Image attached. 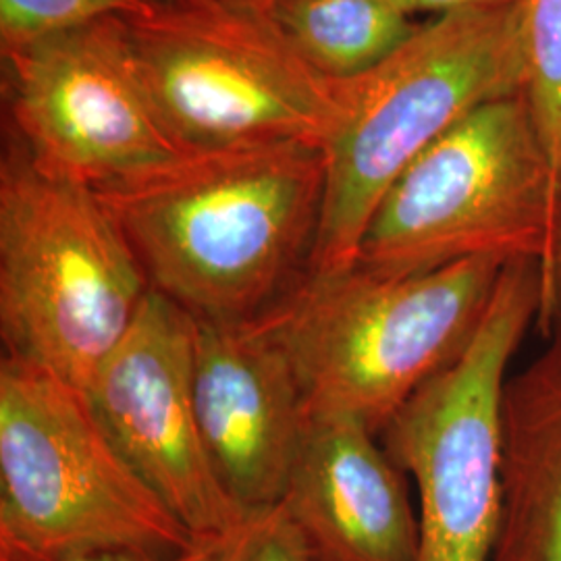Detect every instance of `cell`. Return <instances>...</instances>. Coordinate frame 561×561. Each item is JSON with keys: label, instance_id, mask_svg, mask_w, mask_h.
Returning a JSON list of instances; mask_svg holds the SVG:
<instances>
[{"label": "cell", "instance_id": "1", "mask_svg": "<svg viewBox=\"0 0 561 561\" xmlns=\"http://www.w3.org/2000/svg\"><path fill=\"white\" fill-rule=\"evenodd\" d=\"M96 194L154 291L196 319L259 321L308 275L324 152L314 144L185 152Z\"/></svg>", "mask_w": 561, "mask_h": 561}, {"label": "cell", "instance_id": "2", "mask_svg": "<svg viewBox=\"0 0 561 561\" xmlns=\"http://www.w3.org/2000/svg\"><path fill=\"white\" fill-rule=\"evenodd\" d=\"M522 2L421 23L358 78L341 81L324 152V198L310 275L358 261L364 231L401 173L468 113L524 92Z\"/></svg>", "mask_w": 561, "mask_h": 561}, {"label": "cell", "instance_id": "3", "mask_svg": "<svg viewBox=\"0 0 561 561\" xmlns=\"http://www.w3.org/2000/svg\"><path fill=\"white\" fill-rule=\"evenodd\" d=\"M505 262L470 259L408 277L354 264L306 275L259 319L294 364L312 416L381 435L477 335Z\"/></svg>", "mask_w": 561, "mask_h": 561}, {"label": "cell", "instance_id": "4", "mask_svg": "<svg viewBox=\"0 0 561 561\" xmlns=\"http://www.w3.org/2000/svg\"><path fill=\"white\" fill-rule=\"evenodd\" d=\"M150 291L101 196L44 171L13 141L0 164L4 356L85 391Z\"/></svg>", "mask_w": 561, "mask_h": 561}, {"label": "cell", "instance_id": "5", "mask_svg": "<svg viewBox=\"0 0 561 561\" xmlns=\"http://www.w3.org/2000/svg\"><path fill=\"white\" fill-rule=\"evenodd\" d=\"M201 542L121 456L81 389L2 358L0 561L175 556Z\"/></svg>", "mask_w": 561, "mask_h": 561}, {"label": "cell", "instance_id": "6", "mask_svg": "<svg viewBox=\"0 0 561 561\" xmlns=\"http://www.w3.org/2000/svg\"><path fill=\"white\" fill-rule=\"evenodd\" d=\"M561 185L526 92L486 102L433 141L382 196L356 264L408 277L470 259L553 256Z\"/></svg>", "mask_w": 561, "mask_h": 561}, {"label": "cell", "instance_id": "7", "mask_svg": "<svg viewBox=\"0 0 561 561\" xmlns=\"http://www.w3.org/2000/svg\"><path fill=\"white\" fill-rule=\"evenodd\" d=\"M127 25L148 94L185 152L324 146L341 81L308 65L271 13L227 0H178Z\"/></svg>", "mask_w": 561, "mask_h": 561}, {"label": "cell", "instance_id": "8", "mask_svg": "<svg viewBox=\"0 0 561 561\" xmlns=\"http://www.w3.org/2000/svg\"><path fill=\"white\" fill-rule=\"evenodd\" d=\"M541 298V262H507L470 345L379 435L419 493L416 561H493L502 522L503 393Z\"/></svg>", "mask_w": 561, "mask_h": 561}, {"label": "cell", "instance_id": "9", "mask_svg": "<svg viewBox=\"0 0 561 561\" xmlns=\"http://www.w3.org/2000/svg\"><path fill=\"white\" fill-rule=\"evenodd\" d=\"M18 144L41 169L94 192L178 161L123 18L2 53Z\"/></svg>", "mask_w": 561, "mask_h": 561}, {"label": "cell", "instance_id": "10", "mask_svg": "<svg viewBox=\"0 0 561 561\" xmlns=\"http://www.w3.org/2000/svg\"><path fill=\"white\" fill-rule=\"evenodd\" d=\"M192 373L194 317L152 289L83 393L121 456L178 520L201 541H221L248 512L206 451Z\"/></svg>", "mask_w": 561, "mask_h": 561}, {"label": "cell", "instance_id": "11", "mask_svg": "<svg viewBox=\"0 0 561 561\" xmlns=\"http://www.w3.org/2000/svg\"><path fill=\"white\" fill-rule=\"evenodd\" d=\"M194 403L202 439L243 512L283 500L310 426L296 368L261 322L194 317Z\"/></svg>", "mask_w": 561, "mask_h": 561}, {"label": "cell", "instance_id": "12", "mask_svg": "<svg viewBox=\"0 0 561 561\" xmlns=\"http://www.w3.org/2000/svg\"><path fill=\"white\" fill-rule=\"evenodd\" d=\"M280 505L317 561H416L419 512L379 435L312 416Z\"/></svg>", "mask_w": 561, "mask_h": 561}, {"label": "cell", "instance_id": "13", "mask_svg": "<svg viewBox=\"0 0 561 561\" xmlns=\"http://www.w3.org/2000/svg\"><path fill=\"white\" fill-rule=\"evenodd\" d=\"M502 489L493 561H561V337L505 382Z\"/></svg>", "mask_w": 561, "mask_h": 561}, {"label": "cell", "instance_id": "14", "mask_svg": "<svg viewBox=\"0 0 561 561\" xmlns=\"http://www.w3.org/2000/svg\"><path fill=\"white\" fill-rule=\"evenodd\" d=\"M271 15L308 65L337 81L377 67L422 23L391 0H280Z\"/></svg>", "mask_w": 561, "mask_h": 561}, {"label": "cell", "instance_id": "15", "mask_svg": "<svg viewBox=\"0 0 561 561\" xmlns=\"http://www.w3.org/2000/svg\"><path fill=\"white\" fill-rule=\"evenodd\" d=\"M526 99L561 185V0H522Z\"/></svg>", "mask_w": 561, "mask_h": 561}, {"label": "cell", "instance_id": "16", "mask_svg": "<svg viewBox=\"0 0 561 561\" xmlns=\"http://www.w3.org/2000/svg\"><path fill=\"white\" fill-rule=\"evenodd\" d=\"M152 7L146 0H0L2 53L108 18H140Z\"/></svg>", "mask_w": 561, "mask_h": 561}, {"label": "cell", "instance_id": "17", "mask_svg": "<svg viewBox=\"0 0 561 561\" xmlns=\"http://www.w3.org/2000/svg\"><path fill=\"white\" fill-rule=\"evenodd\" d=\"M210 561H317L280 503L248 512L217 542Z\"/></svg>", "mask_w": 561, "mask_h": 561}, {"label": "cell", "instance_id": "18", "mask_svg": "<svg viewBox=\"0 0 561 561\" xmlns=\"http://www.w3.org/2000/svg\"><path fill=\"white\" fill-rule=\"evenodd\" d=\"M542 273V298L539 310V327L549 340L561 337V219L553 256Z\"/></svg>", "mask_w": 561, "mask_h": 561}, {"label": "cell", "instance_id": "19", "mask_svg": "<svg viewBox=\"0 0 561 561\" xmlns=\"http://www.w3.org/2000/svg\"><path fill=\"white\" fill-rule=\"evenodd\" d=\"M398 4L403 13L419 18V15H447L456 11H470V9H502L518 4L522 0H391Z\"/></svg>", "mask_w": 561, "mask_h": 561}, {"label": "cell", "instance_id": "20", "mask_svg": "<svg viewBox=\"0 0 561 561\" xmlns=\"http://www.w3.org/2000/svg\"><path fill=\"white\" fill-rule=\"evenodd\" d=\"M219 541H204L183 553L175 556H157V553H134V551H117V553H101L92 558H83L78 561H210L215 547Z\"/></svg>", "mask_w": 561, "mask_h": 561}, {"label": "cell", "instance_id": "21", "mask_svg": "<svg viewBox=\"0 0 561 561\" xmlns=\"http://www.w3.org/2000/svg\"><path fill=\"white\" fill-rule=\"evenodd\" d=\"M227 2H233V4H240V7H248V9H256V11H264V13H271L280 0H227Z\"/></svg>", "mask_w": 561, "mask_h": 561}, {"label": "cell", "instance_id": "22", "mask_svg": "<svg viewBox=\"0 0 561 561\" xmlns=\"http://www.w3.org/2000/svg\"><path fill=\"white\" fill-rule=\"evenodd\" d=\"M150 4H164V2H178V0H146Z\"/></svg>", "mask_w": 561, "mask_h": 561}]
</instances>
